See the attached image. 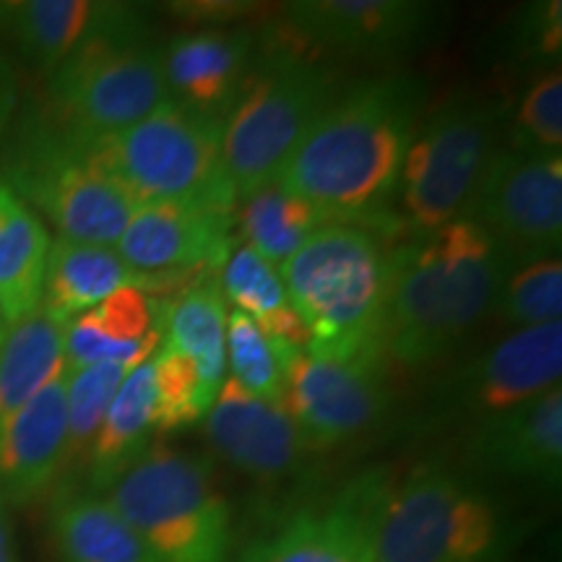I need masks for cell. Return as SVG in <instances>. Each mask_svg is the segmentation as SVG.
<instances>
[{
    "mask_svg": "<svg viewBox=\"0 0 562 562\" xmlns=\"http://www.w3.org/2000/svg\"><path fill=\"white\" fill-rule=\"evenodd\" d=\"M510 149L560 154L562 146V76L542 70L510 112Z\"/></svg>",
    "mask_w": 562,
    "mask_h": 562,
    "instance_id": "cell-35",
    "label": "cell"
},
{
    "mask_svg": "<svg viewBox=\"0 0 562 562\" xmlns=\"http://www.w3.org/2000/svg\"><path fill=\"white\" fill-rule=\"evenodd\" d=\"M277 357L284 372V409L311 453L362 438L389 414L383 357L323 360L294 349H277Z\"/></svg>",
    "mask_w": 562,
    "mask_h": 562,
    "instance_id": "cell-11",
    "label": "cell"
},
{
    "mask_svg": "<svg viewBox=\"0 0 562 562\" xmlns=\"http://www.w3.org/2000/svg\"><path fill=\"white\" fill-rule=\"evenodd\" d=\"M463 216L487 229L510 263L558 256L562 245V157L501 146Z\"/></svg>",
    "mask_w": 562,
    "mask_h": 562,
    "instance_id": "cell-12",
    "label": "cell"
},
{
    "mask_svg": "<svg viewBox=\"0 0 562 562\" xmlns=\"http://www.w3.org/2000/svg\"><path fill=\"white\" fill-rule=\"evenodd\" d=\"M63 331L66 323L53 318L42 305L5 326L0 344V422L32 402L66 370Z\"/></svg>",
    "mask_w": 562,
    "mask_h": 562,
    "instance_id": "cell-28",
    "label": "cell"
},
{
    "mask_svg": "<svg viewBox=\"0 0 562 562\" xmlns=\"http://www.w3.org/2000/svg\"><path fill=\"white\" fill-rule=\"evenodd\" d=\"M220 117L167 100L151 115L91 149L123 191L138 203L237 211V195L224 170Z\"/></svg>",
    "mask_w": 562,
    "mask_h": 562,
    "instance_id": "cell-8",
    "label": "cell"
},
{
    "mask_svg": "<svg viewBox=\"0 0 562 562\" xmlns=\"http://www.w3.org/2000/svg\"><path fill=\"white\" fill-rule=\"evenodd\" d=\"M227 364L232 381L252 396L284 406V372L277 349L248 315L232 311L227 315Z\"/></svg>",
    "mask_w": 562,
    "mask_h": 562,
    "instance_id": "cell-34",
    "label": "cell"
},
{
    "mask_svg": "<svg viewBox=\"0 0 562 562\" xmlns=\"http://www.w3.org/2000/svg\"><path fill=\"white\" fill-rule=\"evenodd\" d=\"M562 323L516 328L474 360L448 372L432 391V409L472 425L558 389Z\"/></svg>",
    "mask_w": 562,
    "mask_h": 562,
    "instance_id": "cell-13",
    "label": "cell"
},
{
    "mask_svg": "<svg viewBox=\"0 0 562 562\" xmlns=\"http://www.w3.org/2000/svg\"><path fill=\"white\" fill-rule=\"evenodd\" d=\"M472 476L558 490L562 476V389L472 425L467 440Z\"/></svg>",
    "mask_w": 562,
    "mask_h": 562,
    "instance_id": "cell-18",
    "label": "cell"
},
{
    "mask_svg": "<svg viewBox=\"0 0 562 562\" xmlns=\"http://www.w3.org/2000/svg\"><path fill=\"white\" fill-rule=\"evenodd\" d=\"M47 97V117L70 136H115L170 100L161 47L149 37L97 42L53 70Z\"/></svg>",
    "mask_w": 562,
    "mask_h": 562,
    "instance_id": "cell-10",
    "label": "cell"
},
{
    "mask_svg": "<svg viewBox=\"0 0 562 562\" xmlns=\"http://www.w3.org/2000/svg\"><path fill=\"white\" fill-rule=\"evenodd\" d=\"M0 32L50 76L97 42L149 37V16L117 0H0Z\"/></svg>",
    "mask_w": 562,
    "mask_h": 562,
    "instance_id": "cell-17",
    "label": "cell"
},
{
    "mask_svg": "<svg viewBox=\"0 0 562 562\" xmlns=\"http://www.w3.org/2000/svg\"><path fill=\"white\" fill-rule=\"evenodd\" d=\"M50 531L63 562H157L121 513L91 492L63 490Z\"/></svg>",
    "mask_w": 562,
    "mask_h": 562,
    "instance_id": "cell-26",
    "label": "cell"
},
{
    "mask_svg": "<svg viewBox=\"0 0 562 562\" xmlns=\"http://www.w3.org/2000/svg\"><path fill=\"white\" fill-rule=\"evenodd\" d=\"M508 256L469 216L391 250L385 362L419 370L446 360L495 311Z\"/></svg>",
    "mask_w": 562,
    "mask_h": 562,
    "instance_id": "cell-2",
    "label": "cell"
},
{
    "mask_svg": "<svg viewBox=\"0 0 562 562\" xmlns=\"http://www.w3.org/2000/svg\"><path fill=\"white\" fill-rule=\"evenodd\" d=\"M167 302L151 297L138 286H123L91 311L76 315L63 331L66 368L117 362L138 368L154 357L165 339Z\"/></svg>",
    "mask_w": 562,
    "mask_h": 562,
    "instance_id": "cell-22",
    "label": "cell"
},
{
    "mask_svg": "<svg viewBox=\"0 0 562 562\" xmlns=\"http://www.w3.org/2000/svg\"><path fill=\"white\" fill-rule=\"evenodd\" d=\"M503 110L456 94L427 117L406 154L398 209L402 229L427 235L467 214L490 159L501 149Z\"/></svg>",
    "mask_w": 562,
    "mask_h": 562,
    "instance_id": "cell-9",
    "label": "cell"
},
{
    "mask_svg": "<svg viewBox=\"0 0 562 562\" xmlns=\"http://www.w3.org/2000/svg\"><path fill=\"white\" fill-rule=\"evenodd\" d=\"M50 235L0 178V318L5 326L37 311Z\"/></svg>",
    "mask_w": 562,
    "mask_h": 562,
    "instance_id": "cell-25",
    "label": "cell"
},
{
    "mask_svg": "<svg viewBox=\"0 0 562 562\" xmlns=\"http://www.w3.org/2000/svg\"><path fill=\"white\" fill-rule=\"evenodd\" d=\"M68 368L0 422V495L5 503H32L53 490L66 469Z\"/></svg>",
    "mask_w": 562,
    "mask_h": 562,
    "instance_id": "cell-21",
    "label": "cell"
},
{
    "mask_svg": "<svg viewBox=\"0 0 562 562\" xmlns=\"http://www.w3.org/2000/svg\"><path fill=\"white\" fill-rule=\"evenodd\" d=\"M175 16L193 21L203 26H235V21H243L258 13L256 3H237V0H191V3H172Z\"/></svg>",
    "mask_w": 562,
    "mask_h": 562,
    "instance_id": "cell-37",
    "label": "cell"
},
{
    "mask_svg": "<svg viewBox=\"0 0 562 562\" xmlns=\"http://www.w3.org/2000/svg\"><path fill=\"white\" fill-rule=\"evenodd\" d=\"M516 539L508 508L476 476L419 463L393 484L372 562H505Z\"/></svg>",
    "mask_w": 562,
    "mask_h": 562,
    "instance_id": "cell-4",
    "label": "cell"
},
{
    "mask_svg": "<svg viewBox=\"0 0 562 562\" xmlns=\"http://www.w3.org/2000/svg\"><path fill=\"white\" fill-rule=\"evenodd\" d=\"M3 336H5V323L0 318V344H3Z\"/></svg>",
    "mask_w": 562,
    "mask_h": 562,
    "instance_id": "cell-40",
    "label": "cell"
},
{
    "mask_svg": "<svg viewBox=\"0 0 562 562\" xmlns=\"http://www.w3.org/2000/svg\"><path fill=\"white\" fill-rule=\"evenodd\" d=\"M396 476L389 469L357 474L326 503L292 513L256 539L237 562H372L375 533Z\"/></svg>",
    "mask_w": 562,
    "mask_h": 562,
    "instance_id": "cell-14",
    "label": "cell"
},
{
    "mask_svg": "<svg viewBox=\"0 0 562 562\" xmlns=\"http://www.w3.org/2000/svg\"><path fill=\"white\" fill-rule=\"evenodd\" d=\"M154 435V357H149L123 378L100 432L91 442L83 469L91 495H104L117 476L128 472L149 451Z\"/></svg>",
    "mask_w": 562,
    "mask_h": 562,
    "instance_id": "cell-24",
    "label": "cell"
},
{
    "mask_svg": "<svg viewBox=\"0 0 562 562\" xmlns=\"http://www.w3.org/2000/svg\"><path fill=\"white\" fill-rule=\"evenodd\" d=\"M131 368L117 362L89 364L81 370H68L66 383V409H68V448L63 480H70L87 469V459L100 432L104 414H108L112 398L121 389L123 378Z\"/></svg>",
    "mask_w": 562,
    "mask_h": 562,
    "instance_id": "cell-31",
    "label": "cell"
},
{
    "mask_svg": "<svg viewBox=\"0 0 562 562\" xmlns=\"http://www.w3.org/2000/svg\"><path fill=\"white\" fill-rule=\"evenodd\" d=\"M235 222L245 245L277 269L315 229L328 224L311 203L286 193L277 182L237 203Z\"/></svg>",
    "mask_w": 562,
    "mask_h": 562,
    "instance_id": "cell-30",
    "label": "cell"
},
{
    "mask_svg": "<svg viewBox=\"0 0 562 562\" xmlns=\"http://www.w3.org/2000/svg\"><path fill=\"white\" fill-rule=\"evenodd\" d=\"M0 562H19L16 542H13V524L5 497L0 495Z\"/></svg>",
    "mask_w": 562,
    "mask_h": 562,
    "instance_id": "cell-39",
    "label": "cell"
},
{
    "mask_svg": "<svg viewBox=\"0 0 562 562\" xmlns=\"http://www.w3.org/2000/svg\"><path fill=\"white\" fill-rule=\"evenodd\" d=\"M203 432L229 467L256 482L290 480L311 453L284 406L252 396L229 375L203 417Z\"/></svg>",
    "mask_w": 562,
    "mask_h": 562,
    "instance_id": "cell-19",
    "label": "cell"
},
{
    "mask_svg": "<svg viewBox=\"0 0 562 562\" xmlns=\"http://www.w3.org/2000/svg\"><path fill=\"white\" fill-rule=\"evenodd\" d=\"M294 42L347 58L398 60L440 34L442 9L425 0H297L284 5Z\"/></svg>",
    "mask_w": 562,
    "mask_h": 562,
    "instance_id": "cell-15",
    "label": "cell"
},
{
    "mask_svg": "<svg viewBox=\"0 0 562 562\" xmlns=\"http://www.w3.org/2000/svg\"><path fill=\"white\" fill-rule=\"evenodd\" d=\"M102 497L157 562H229L232 508L203 456L151 446Z\"/></svg>",
    "mask_w": 562,
    "mask_h": 562,
    "instance_id": "cell-7",
    "label": "cell"
},
{
    "mask_svg": "<svg viewBox=\"0 0 562 562\" xmlns=\"http://www.w3.org/2000/svg\"><path fill=\"white\" fill-rule=\"evenodd\" d=\"M220 290L224 300L235 305V311L248 315L269 336L273 349H307L311 334L286 297L279 269L258 256L256 250H250L248 245H240L229 252L222 266Z\"/></svg>",
    "mask_w": 562,
    "mask_h": 562,
    "instance_id": "cell-27",
    "label": "cell"
},
{
    "mask_svg": "<svg viewBox=\"0 0 562 562\" xmlns=\"http://www.w3.org/2000/svg\"><path fill=\"white\" fill-rule=\"evenodd\" d=\"M344 91L323 63L273 45L252 63L248 81L222 125V159L237 203L273 186L294 146Z\"/></svg>",
    "mask_w": 562,
    "mask_h": 562,
    "instance_id": "cell-6",
    "label": "cell"
},
{
    "mask_svg": "<svg viewBox=\"0 0 562 562\" xmlns=\"http://www.w3.org/2000/svg\"><path fill=\"white\" fill-rule=\"evenodd\" d=\"M165 339L191 357L209 396L216 398L227 381V300L220 281H199L167 302Z\"/></svg>",
    "mask_w": 562,
    "mask_h": 562,
    "instance_id": "cell-29",
    "label": "cell"
},
{
    "mask_svg": "<svg viewBox=\"0 0 562 562\" xmlns=\"http://www.w3.org/2000/svg\"><path fill=\"white\" fill-rule=\"evenodd\" d=\"M256 58L258 40L245 26H195L175 34L161 47L170 100L224 121Z\"/></svg>",
    "mask_w": 562,
    "mask_h": 562,
    "instance_id": "cell-20",
    "label": "cell"
},
{
    "mask_svg": "<svg viewBox=\"0 0 562 562\" xmlns=\"http://www.w3.org/2000/svg\"><path fill=\"white\" fill-rule=\"evenodd\" d=\"M19 104V81L13 74L11 60L5 58V53L0 50V136H5L9 125L16 115Z\"/></svg>",
    "mask_w": 562,
    "mask_h": 562,
    "instance_id": "cell-38",
    "label": "cell"
},
{
    "mask_svg": "<svg viewBox=\"0 0 562 562\" xmlns=\"http://www.w3.org/2000/svg\"><path fill=\"white\" fill-rule=\"evenodd\" d=\"M560 9V0L526 5L510 26V55H516L518 60H524L531 68H558L562 45Z\"/></svg>",
    "mask_w": 562,
    "mask_h": 562,
    "instance_id": "cell-36",
    "label": "cell"
},
{
    "mask_svg": "<svg viewBox=\"0 0 562 562\" xmlns=\"http://www.w3.org/2000/svg\"><path fill=\"white\" fill-rule=\"evenodd\" d=\"M123 286L140 290V277L123 261L115 245H89L58 237L47 250L40 305L53 318L68 323Z\"/></svg>",
    "mask_w": 562,
    "mask_h": 562,
    "instance_id": "cell-23",
    "label": "cell"
},
{
    "mask_svg": "<svg viewBox=\"0 0 562 562\" xmlns=\"http://www.w3.org/2000/svg\"><path fill=\"white\" fill-rule=\"evenodd\" d=\"M497 311L516 328L558 323L562 313V263L558 256L516 261L505 271Z\"/></svg>",
    "mask_w": 562,
    "mask_h": 562,
    "instance_id": "cell-33",
    "label": "cell"
},
{
    "mask_svg": "<svg viewBox=\"0 0 562 562\" xmlns=\"http://www.w3.org/2000/svg\"><path fill=\"white\" fill-rule=\"evenodd\" d=\"M425 97V81L406 74L344 89L294 146L277 186L311 203L328 224L375 235L402 229L393 203Z\"/></svg>",
    "mask_w": 562,
    "mask_h": 562,
    "instance_id": "cell-1",
    "label": "cell"
},
{
    "mask_svg": "<svg viewBox=\"0 0 562 562\" xmlns=\"http://www.w3.org/2000/svg\"><path fill=\"white\" fill-rule=\"evenodd\" d=\"M0 178L58 237L115 245L138 203L104 170L91 144L55 125L47 112L24 117L3 154Z\"/></svg>",
    "mask_w": 562,
    "mask_h": 562,
    "instance_id": "cell-5",
    "label": "cell"
},
{
    "mask_svg": "<svg viewBox=\"0 0 562 562\" xmlns=\"http://www.w3.org/2000/svg\"><path fill=\"white\" fill-rule=\"evenodd\" d=\"M235 214L186 203H140L117 237L115 250L140 277V290L206 281L229 258Z\"/></svg>",
    "mask_w": 562,
    "mask_h": 562,
    "instance_id": "cell-16",
    "label": "cell"
},
{
    "mask_svg": "<svg viewBox=\"0 0 562 562\" xmlns=\"http://www.w3.org/2000/svg\"><path fill=\"white\" fill-rule=\"evenodd\" d=\"M286 297L311 334L305 355L383 357L391 250L355 224H323L279 266Z\"/></svg>",
    "mask_w": 562,
    "mask_h": 562,
    "instance_id": "cell-3",
    "label": "cell"
},
{
    "mask_svg": "<svg viewBox=\"0 0 562 562\" xmlns=\"http://www.w3.org/2000/svg\"><path fill=\"white\" fill-rule=\"evenodd\" d=\"M214 398L203 385L191 357L161 339L154 351V425L157 432L172 435L199 425Z\"/></svg>",
    "mask_w": 562,
    "mask_h": 562,
    "instance_id": "cell-32",
    "label": "cell"
}]
</instances>
